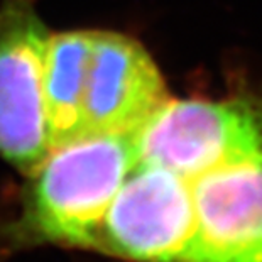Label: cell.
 Instances as JSON below:
<instances>
[{"label":"cell","mask_w":262,"mask_h":262,"mask_svg":"<svg viewBox=\"0 0 262 262\" xmlns=\"http://www.w3.org/2000/svg\"><path fill=\"white\" fill-rule=\"evenodd\" d=\"M136 164V134H86L51 149L36 169L37 228L53 241L97 247L103 216Z\"/></svg>","instance_id":"cell-1"},{"label":"cell","mask_w":262,"mask_h":262,"mask_svg":"<svg viewBox=\"0 0 262 262\" xmlns=\"http://www.w3.org/2000/svg\"><path fill=\"white\" fill-rule=\"evenodd\" d=\"M137 164L193 181L220 166L262 154V105L168 98L136 132Z\"/></svg>","instance_id":"cell-2"},{"label":"cell","mask_w":262,"mask_h":262,"mask_svg":"<svg viewBox=\"0 0 262 262\" xmlns=\"http://www.w3.org/2000/svg\"><path fill=\"white\" fill-rule=\"evenodd\" d=\"M193 232L189 181L136 164L103 216L97 247L136 262H185Z\"/></svg>","instance_id":"cell-3"},{"label":"cell","mask_w":262,"mask_h":262,"mask_svg":"<svg viewBox=\"0 0 262 262\" xmlns=\"http://www.w3.org/2000/svg\"><path fill=\"white\" fill-rule=\"evenodd\" d=\"M48 31L34 10L10 5L0 15V156L36 171L51 150L42 66Z\"/></svg>","instance_id":"cell-4"},{"label":"cell","mask_w":262,"mask_h":262,"mask_svg":"<svg viewBox=\"0 0 262 262\" xmlns=\"http://www.w3.org/2000/svg\"><path fill=\"white\" fill-rule=\"evenodd\" d=\"M189 185L194 232L185 262H262V154Z\"/></svg>","instance_id":"cell-5"},{"label":"cell","mask_w":262,"mask_h":262,"mask_svg":"<svg viewBox=\"0 0 262 262\" xmlns=\"http://www.w3.org/2000/svg\"><path fill=\"white\" fill-rule=\"evenodd\" d=\"M168 98L164 78L141 42L117 32H93L85 136L136 134Z\"/></svg>","instance_id":"cell-6"},{"label":"cell","mask_w":262,"mask_h":262,"mask_svg":"<svg viewBox=\"0 0 262 262\" xmlns=\"http://www.w3.org/2000/svg\"><path fill=\"white\" fill-rule=\"evenodd\" d=\"M93 31L48 36L42 66L44 114L51 149L85 136V92Z\"/></svg>","instance_id":"cell-7"}]
</instances>
